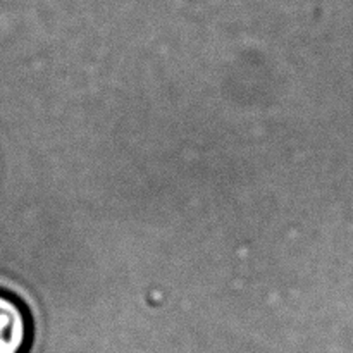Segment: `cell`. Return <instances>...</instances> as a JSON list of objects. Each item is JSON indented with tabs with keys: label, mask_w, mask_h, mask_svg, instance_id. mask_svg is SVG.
Instances as JSON below:
<instances>
[{
	"label": "cell",
	"mask_w": 353,
	"mask_h": 353,
	"mask_svg": "<svg viewBox=\"0 0 353 353\" xmlns=\"http://www.w3.org/2000/svg\"><path fill=\"white\" fill-rule=\"evenodd\" d=\"M31 334V317L23 300L0 290V353H26Z\"/></svg>",
	"instance_id": "6da1fadb"
}]
</instances>
